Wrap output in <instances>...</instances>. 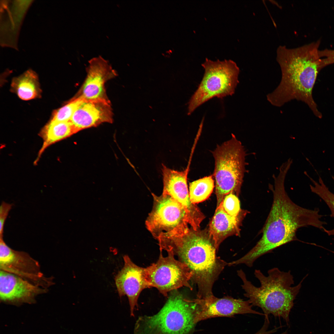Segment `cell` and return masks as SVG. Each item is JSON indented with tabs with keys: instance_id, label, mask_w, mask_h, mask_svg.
I'll use <instances>...</instances> for the list:
<instances>
[{
	"instance_id": "484cf974",
	"label": "cell",
	"mask_w": 334,
	"mask_h": 334,
	"mask_svg": "<svg viewBox=\"0 0 334 334\" xmlns=\"http://www.w3.org/2000/svg\"><path fill=\"white\" fill-rule=\"evenodd\" d=\"M331 57L332 62L334 63V49L332 50L331 52Z\"/></svg>"
},
{
	"instance_id": "30bf717a",
	"label": "cell",
	"mask_w": 334,
	"mask_h": 334,
	"mask_svg": "<svg viewBox=\"0 0 334 334\" xmlns=\"http://www.w3.org/2000/svg\"><path fill=\"white\" fill-rule=\"evenodd\" d=\"M0 269L45 288L54 284L53 277H47L41 272L38 262L26 252L12 249L3 237H0Z\"/></svg>"
},
{
	"instance_id": "8992f818",
	"label": "cell",
	"mask_w": 334,
	"mask_h": 334,
	"mask_svg": "<svg viewBox=\"0 0 334 334\" xmlns=\"http://www.w3.org/2000/svg\"><path fill=\"white\" fill-rule=\"evenodd\" d=\"M212 154L218 206L226 195L239 193L245 172L246 152L241 142L232 134L231 139L218 146Z\"/></svg>"
},
{
	"instance_id": "e0dca14e",
	"label": "cell",
	"mask_w": 334,
	"mask_h": 334,
	"mask_svg": "<svg viewBox=\"0 0 334 334\" xmlns=\"http://www.w3.org/2000/svg\"><path fill=\"white\" fill-rule=\"evenodd\" d=\"M239 216H233L224 210L222 202L217 206L210 223L209 237L212 240L217 251L221 243L228 237L239 233L240 220Z\"/></svg>"
},
{
	"instance_id": "9c48e42d",
	"label": "cell",
	"mask_w": 334,
	"mask_h": 334,
	"mask_svg": "<svg viewBox=\"0 0 334 334\" xmlns=\"http://www.w3.org/2000/svg\"><path fill=\"white\" fill-rule=\"evenodd\" d=\"M153 206L145 221L148 230L157 239L174 231H185L189 228V217L185 208L171 196L152 194Z\"/></svg>"
},
{
	"instance_id": "5b68a950",
	"label": "cell",
	"mask_w": 334,
	"mask_h": 334,
	"mask_svg": "<svg viewBox=\"0 0 334 334\" xmlns=\"http://www.w3.org/2000/svg\"><path fill=\"white\" fill-rule=\"evenodd\" d=\"M196 305L192 299L175 292L156 314L139 317L134 334H193Z\"/></svg>"
},
{
	"instance_id": "d6986e66",
	"label": "cell",
	"mask_w": 334,
	"mask_h": 334,
	"mask_svg": "<svg viewBox=\"0 0 334 334\" xmlns=\"http://www.w3.org/2000/svg\"><path fill=\"white\" fill-rule=\"evenodd\" d=\"M11 84L13 92L22 100H28L40 96L41 91L38 77L31 70L14 78Z\"/></svg>"
},
{
	"instance_id": "52a82bcc",
	"label": "cell",
	"mask_w": 334,
	"mask_h": 334,
	"mask_svg": "<svg viewBox=\"0 0 334 334\" xmlns=\"http://www.w3.org/2000/svg\"><path fill=\"white\" fill-rule=\"evenodd\" d=\"M202 66L204 73L189 102L188 115L212 98L232 95L239 82V69L231 60L213 61L206 58Z\"/></svg>"
},
{
	"instance_id": "9a60e30c",
	"label": "cell",
	"mask_w": 334,
	"mask_h": 334,
	"mask_svg": "<svg viewBox=\"0 0 334 334\" xmlns=\"http://www.w3.org/2000/svg\"><path fill=\"white\" fill-rule=\"evenodd\" d=\"M112 109L109 101L83 100L70 121L79 131L113 122Z\"/></svg>"
},
{
	"instance_id": "3957f363",
	"label": "cell",
	"mask_w": 334,
	"mask_h": 334,
	"mask_svg": "<svg viewBox=\"0 0 334 334\" xmlns=\"http://www.w3.org/2000/svg\"><path fill=\"white\" fill-rule=\"evenodd\" d=\"M196 231L190 229L186 232H174L157 240L160 250L171 251L190 268L197 287L196 298H201L213 294L214 284L228 263L217 256L209 236Z\"/></svg>"
},
{
	"instance_id": "44dd1931",
	"label": "cell",
	"mask_w": 334,
	"mask_h": 334,
	"mask_svg": "<svg viewBox=\"0 0 334 334\" xmlns=\"http://www.w3.org/2000/svg\"><path fill=\"white\" fill-rule=\"evenodd\" d=\"M315 186L310 185L312 192L319 196L329 207L331 212V217L334 218V194L331 192L320 178V184L312 179ZM329 236L334 235V228L331 230L325 229L324 231Z\"/></svg>"
},
{
	"instance_id": "ffe728a7",
	"label": "cell",
	"mask_w": 334,
	"mask_h": 334,
	"mask_svg": "<svg viewBox=\"0 0 334 334\" xmlns=\"http://www.w3.org/2000/svg\"><path fill=\"white\" fill-rule=\"evenodd\" d=\"M214 187L213 176L210 175L189 183V195L191 203L195 204L207 199Z\"/></svg>"
},
{
	"instance_id": "6da1fadb",
	"label": "cell",
	"mask_w": 334,
	"mask_h": 334,
	"mask_svg": "<svg viewBox=\"0 0 334 334\" xmlns=\"http://www.w3.org/2000/svg\"><path fill=\"white\" fill-rule=\"evenodd\" d=\"M288 169L280 168L277 176H273L274 186H269L273 198L271 208L262 230L259 240L247 253L236 260V263L249 267L261 256L276 248L298 239L296 233L302 227L311 226L323 231L327 223L321 220L319 210L307 209L293 202L285 191L284 182Z\"/></svg>"
},
{
	"instance_id": "cb8c5ba5",
	"label": "cell",
	"mask_w": 334,
	"mask_h": 334,
	"mask_svg": "<svg viewBox=\"0 0 334 334\" xmlns=\"http://www.w3.org/2000/svg\"><path fill=\"white\" fill-rule=\"evenodd\" d=\"M13 204L2 201L0 207V237H3L5 223Z\"/></svg>"
},
{
	"instance_id": "7c38bea8",
	"label": "cell",
	"mask_w": 334,
	"mask_h": 334,
	"mask_svg": "<svg viewBox=\"0 0 334 334\" xmlns=\"http://www.w3.org/2000/svg\"><path fill=\"white\" fill-rule=\"evenodd\" d=\"M87 76L81 86L73 99L83 100H102L109 101L105 85L117 75L109 62L99 56L89 62Z\"/></svg>"
},
{
	"instance_id": "603a6c76",
	"label": "cell",
	"mask_w": 334,
	"mask_h": 334,
	"mask_svg": "<svg viewBox=\"0 0 334 334\" xmlns=\"http://www.w3.org/2000/svg\"><path fill=\"white\" fill-rule=\"evenodd\" d=\"M222 203L224 210L228 214L233 216L240 215L241 209L240 201L233 193H230L226 195Z\"/></svg>"
},
{
	"instance_id": "7a4b0ae2",
	"label": "cell",
	"mask_w": 334,
	"mask_h": 334,
	"mask_svg": "<svg viewBox=\"0 0 334 334\" xmlns=\"http://www.w3.org/2000/svg\"><path fill=\"white\" fill-rule=\"evenodd\" d=\"M319 42L293 48L280 45L276 60L281 78L276 89L267 95L272 105L280 107L293 100L306 104L317 117H322L313 99L312 91L318 74L321 69Z\"/></svg>"
},
{
	"instance_id": "277c9868",
	"label": "cell",
	"mask_w": 334,
	"mask_h": 334,
	"mask_svg": "<svg viewBox=\"0 0 334 334\" xmlns=\"http://www.w3.org/2000/svg\"><path fill=\"white\" fill-rule=\"evenodd\" d=\"M268 274L266 276L260 270H255V277L260 284L258 287L247 279L242 269L237 271L238 275L242 282V287L245 292L244 295L248 299L250 303L260 308L265 316L271 314L282 318L288 323L294 301L300 292L302 283L308 275L298 284L292 286L294 280L290 270L282 271L275 267L269 270Z\"/></svg>"
},
{
	"instance_id": "2e32d148",
	"label": "cell",
	"mask_w": 334,
	"mask_h": 334,
	"mask_svg": "<svg viewBox=\"0 0 334 334\" xmlns=\"http://www.w3.org/2000/svg\"><path fill=\"white\" fill-rule=\"evenodd\" d=\"M189 166L183 171L170 169L164 164L162 171L163 194L167 195L181 204L190 214L194 213L197 207L191 202L187 184Z\"/></svg>"
},
{
	"instance_id": "5bb4252c",
	"label": "cell",
	"mask_w": 334,
	"mask_h": 334,
	"mask_svg": "<svg viewBox=\"0 0 334 334\" xmlns=\"http://www.w3.org/2000/svg\"><path fill=\"white\" fill-rule=\"evenodd\" d=\"M124 265L114 278L119 297L126 295L128 299L131 316L134 317L135 307L141 291L149 288L143 276L144 268L135 264L127 255L123 257Z\"/></svg>"
},
{
	"instance_id": "ba28073f",
	"label": "cell",
	"mask_w": 334,
	"mask_h": 334,
	"mask_svg": "<svg viewBox=\"0 0 334 334\" xmlns=\"http://www.w3.org/2000/svg\"><path fill=\"white\" fill-rule=\"evenodd\" d=\"M167 251V256H163L161 251L157 261L144 268V277L149 287L156 288L166 297L169 292L184 286L192 290L189 283L192 271L186 264L176 259L172 252Z\"/></svg>"
},
{
	"instance_id": "4fadbf2b",
	"label": "cell",
	"mask_w": 334,
	"mask_h": 334,
	"mask_svg": "<svg viewBox=\"0 0 334 334\" xmlns=\"http://www.w3.org/2000/svg\"><path fill=\"white\" fill-rule=\"evenodd\" d=\"M48 290L17 276L0 271V299L3 302L17 305L32 303L37 296Z\"/></svg>"
},
{
	"instance_id": "7402d4cb",
	"label": "cell",
	"mask_w": 334,
	"mask_h": 334,
	"mask_svg": "<svg viewBox=\"0 0 334 334\" xmlns=\"http://www.w3.org/2000/svg\"><path fill=\"white\" fill-rule=\"evenodd\" d=\"M83 100L71 99L66 104L53 113L51 120L58 122H66L71 120L75 111Z\"/></svg>"
},
{
	"instance_id": "ac0fdd59",
	"label": "cell",
	"mask_w": 334,
	"mask_h": 334,
	"mask_svg": "<svg viewBox=\"0 0 334 334\" xmlns=\"http://www.w3.org/2000/svg\"><path fill=\"white\" fill-rule=\"evenodd\" d=\"M79 131L71 121L58 122L51 120L43 128L40 136L43 140L38 156L42 154L48 146L68 138Z\"/></svg>"
},
{
	"instance_id": "8fae6325",
	"label": "cell",
	"mask_w": 334,
	"mask_h": 334,
	"mask_svg": "<svg viewBox=\"0 0 334 334\" xmlns=\"http://www.w3.org/2000/svg\"><path fill=\"white\" fill-rule=\"evenodd\" d=\"M196 305L194 323L217 317H230L239 314H252L265 315L254 310L248 300L229 296L218 298L213 294L205 298L192 299Z\"/></svg>"
},
{
	"instance_id": "d4e9b609",
	"label": "cell",
	"mask_w": 334,
	"mask_h": 334,
	"mask_svg": "<svg viewBox=\"0 0 334 334\" xmlns=\"http://www.w3.org/2000/svg\"><path fill=\"white\" fill-rule=\"evenodd\" d=\"M264 322L261 328L257 332L254 334H270L275 332V329L271 330H268V328L269 324V320L268 315H265ZM280 334H287V332H285Z\"/></svg>"
}]
</instances>
